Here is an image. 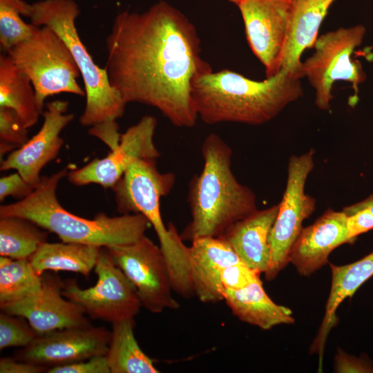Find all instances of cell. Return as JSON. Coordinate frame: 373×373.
Listing matches in <instances>:
<instances>
[{"label": "cell", "mask_w": 373, "mask_h": 373, "mask_svg": "<svg viewBox=\"0 0 373 373\" xmlns=\"http://www.w3.org/2000/svg\"><path fill=\"white\" fill-rule=\"evenodd\" d=\"M279 209V204L257 209L232 224L220 237L224 239L240 259L260 273L269 269L271 251L269 236Z\"/></svg>", "instance_id": "obj_19"}, {"label": "cell", "mask_w": 373, "mask_h": 373, "mask_svg": "<svg viewBox=\"0 0 373 373\" xmlns=\"http://www.w3.org/2000/svg\"><path fill=\"white\" fill-rule=\"evenodd\" d=\"M217 1H219V0H217ZM220 1H227L228 2L233 3L236 4V5H237V3L241 0H220Z\"/></svg>", "instance_id": "obj_39"}, {"label": "cell", "mask_w": 373, "mask_h": 373, "mask_svg": "<svg viewBox=\"0 0 373 373\" xmlns=\"http://www.w3.org/2000/svg\"><path fill=\"white\" fill-rule=\"evenodd\" d=\"M96 284L81 289L75 279L63 283L62 295L93 319L114 323L134 318L142 307L137 291L115 264L106 247H101L94 268Z\"/></svg>", "instance_id": "obj_10"}, {"label": "cell", "mask_w": 373, "mask_h": 373, "mask_svg": "<svg viewBox=\"0 0 373 373\" xmlns=\"http://www.w3.org/2000/svg\"><path fill=\"white\" fill-rule=\"evenodd\" d=\"M28 128L11 108L0 106V158L28 141Z\"/></svg>", "instance_id": "obj_30"}, {"label": "cell", "mask_w": 373, "mask_h": 373, "mask_svg": "<svg viewBox=\"0 0 373 373\" xmlns=\"http://www.w3.org/2000/svg\"><path fill=\"white\" fill-rule=\"evenodd\" d=\"M190 270L195 295L203 303L223 300L222 269L242 262L222 237H206L191 241Z\"/></svg>", "instance_id": "obj_18"}, {"label": "cell", "mask_w": 373, "mask_h": 373, "mask_svg": "<svg viewBox=\"0 0 373 373\" xmlns=\"http://www.w3.org/2000/svg\"><path fill=\"white\" fill-rule=\"evenodd\" d=\"M111 332L92 325L57 329L38 335L15 352L17 360L45 366L62 365L106 355Z\"/></svg>", "instance_id": "obj_14"}, {"label": "cell", "mask_w": 373, "mask_h": 373, "mask_svg": "<svg viewBox=\"0 0 373 373\" xmlns=\"http://www.w3.org/2000/svg\"><path fill=\"white\" fill-rule=\"evenodd\" d=\"M118 130L119 126L115 121L91 126L88 133L104 142L112 151L117 147L120 141L122 134Z\"/></svg>", "instance_id": "obj_36"}, {"label": "cell", "mask_w": 373, "mask_h": 373, "mask_svg": "<svg viewBox=\"0 0 373 373\" xmlns=\"http://www.w3.org/2000/svg\"><path fill=\"white\" fill-rule=\"evenodd\" d=\"M372 48H373V46H372Z\"/></svg>", "instance_id": "obj_40"}, {"label": "cell", "mask_w": 373, "mask_h": 373, "mask_svg": "<svg viewBox=\"0 0 373 373\" xmlns=\"http://www.w3.org/2000/svg\"><path fill=\"white\" fill-rule=\"evenodd\" d=\"M115 264L134 286L142 307L152 313L180 305L173 291L167 263L160 247L146 236L135 242L107 247Z\"/></svg>", "instance_id": "obj_11"}, {"label": "cell", "mask_w": 373, "mask_h": 373, "mask_svg": "<svg viewBox=\"0 0 373 373\" xmlns=\"http://www.w3.org/2000/svg\"><path fill=\"white\" fill-rule=\"evenodd\" d=\"M68 102L55 100L48 102L42 114L44 122L38 133L20 148L11 152L1 161L0 170H17L35 188L41 181L40 172L59 155L64 144L61 131L74 119L67 113Z\"/></svg>", "instance_id": "obj_15"}, {"label": "cell", "mask_w": 373, "mask_h": 373, "mask_svg": "<svg viewBox=\"0 0 373 373\" xmlns=\"http://www.w3.org/2000/svg\"><path fill=\"white\" fill-rule=\"evenodd\" d=\"M41 287L42 276L35 271L29 259L0 257V306L36 294Z\"/></svg>", "instance_id": "obj_27"}, {"label": "cell", "mask_w": 373, "mask_h": 373, "mask_svg": "<svg viewBox=\"0 0 373 373\" xmlns=\"http://www.w3.org/2000/svg\"><path fill=\"white\" fill-rule=\"evenodd\" d=\"M347 216L327 209L312 224L303 228L295 242L289 258L298 273L310 276L327 263L331 252L340 245L352 242L349 238Z\"/></svg>", "instance_id": "obj_17"}, {"label": "cell", "mask_w": 373, "mask_h": 373, "mask_svg": "<svg viewBox=\"0 0 373 373\" xmlns=\"http://www.w3.org/2000/svg\"><path fill=\"white\" fill-rule=\"evenodd\" d=\"M67 175L64 168L49 176H41L28 196L1 205L0 217L28 219L55 233L64 242L108 247L130 244L145 236L151 225L141 213L110 217L99 213L93 219H86L66 210L59 202L56 191L59 181Z\"/></svg>", "instance_id": "obj_4"}, {"label": "cell", "mask_w": 373, "mask_h": 373, "mask_svg": "<svg viewBox=\"0 0 373 373\" xmlns=\"http://www.w3.org/2000/svg\"><path fill=\"white\" fill-rule=\"evenodd\" d=\"M30 4L23 0H0V46L4 53L28 39L37 26L26 23Z\"/></svg>", "instance_id": "obj_28"}, {"label": "cell", "mask_w": 373, "mask_h": 373, "mask_svg": "<svg viewBox=\"0 0 373 373\" xmlns=\"http://www.w3.org/2000/svg\"><path fill=\"white\" fill-rule=\"evenodd\" d=\"M79 12L73 0H41L30 4L26 17L34 26L52 28L70 50L85 88L86 106L79 122L91 127L116 121L126 103L111 85L106 68L95 63L82 43L75 25Z\"/></svg>", "instance_id": "obj_6"}, {"label": "cell", "mask_w": 373, "mask_h": 373, "mask_svg": "<svg viewBox=\"0 0 373 373\" xmlns=\"http://www.w3.org/2000/svg\"><path fill=\"white\" fill-rule=\"evenodd\" d=\"M112 324L111 341L105 355L111 373L160 372L136 341L134 318Z\"/></svg>", "instance_id": "obj_25"}, {"label": "cell", "mask_w": 373, "mask_h": 373, "mask_svg": "<svg viewBox=\"0 0 373 373\" xmlns=\"http://www.w3.org/2000/svg\"><path fill=\"white\" fill-rule=\"evenodd\" d=\"M335 372L338 373L373 372V367L365 361L338 350L335 356Z\"/></svg>", "instance_id": "obj_35"}, {"label": "cell", "mask_w": 373, "mask_h": 373, "mask_svg": "<svg viewBox=\"0 0 373 373\" xmlns=\"http://www.w3.org/2000/svg\"><path fill=\"white\" fill-rule=\"evenodd\" d=\"M34 187L26 182L18 173H15L0 179V201L8 196H12L19 200L28 196Z\"/></svg>", "instance_id": "obj_33"}, {"label": "cell", "mask_w": 373, "mask_h": 373, "mask_svg": "<svg viewBox=\"0 0 373 373\" xmlns=\"http://www.w3.org/2000/svg\"><path fill=\"white\" fill-rule=\"evenodd\" d=\"M63 282L56 274L44 272L41 290L15 303L1 305V312L26 318L37 335L73 327L92 325L82 309L64 298Z\"/></svg>", "instance_id": "obj_16"}, {"label": "cell", "mask_w": 373, "mask_h": 373, "mask_svg": "<svg viewBox=\"0 0 373 373\" xmlns=\"http://www.w3.org/2000/svg\"><path fill=\"white\" fill-rule=\"evenodd\" d=\"M174 183L175 175L160 173L155 160H139L112 189L120 213H141L149 221L167 263L173 291L188 298L195 295L189 247L184 245L174 225L164 224L160 213V198L170 192Z\"/></svg>", "instance_id": "obj_5"}, {"label": "cell", "mask_w": 373, "mask_h": 373, "mask_svg": "<svg viewBox=\"0 0 373 373\" xmlns=\"http://www.w3.org/2000/svg\"><path fill=\"white\" fill-rule=\"evenodd\" d=\"M223 300L240 321L264 330L295 321L289 308L268 296L260 279L241 289L224 290Z\"/></svg>", "instance_id": "obj_21"}, {"label": "cell", "mask_w": 373, "mask_h": 373, "mask_svg": "<svg viewBox=\"0 0 373 373\" xmlns=\"http://www.w3.org/2000/svg\"><path fill=\"white\" fill-rule=\"evenodd\" d=\"M332 281L325 313L318 334L311 350L321 357L325 341L331 328L336 324V311L347 297L373 276V251L362 259L345 265H330Z\"/></svg>", "instance_id": "obj_22"}, {"label": "cell", "mask_w": 373, "mask_h": 373, "mask_svg": "<svg viewBox=\"0 0 373 373\" xmlns=\"http://www.w3.org/2000/svg\"><path fill=\"white\" fill-rule=\"evenodd\" d=\"M101 247L73 242H46L29 260L40 276L47 271H63L88 277L95 267Z\"/></svg>", "instance_id": "obj_24"}, {"label": "cell", "mask_w": 373, "mask_h": 373, "mask_svg": "<svg viewBox=\"0 0 373 373\" xmlns=\"http://www.w3.org/2000/svg\"><path fill=\"white\" fill-rule=\"evenodd\" d=\"M346 227L349 238L353 242L358 236L373 229V215L367 209L358 210L347 216Z\"/></svg>", "instance_id": "obj_34"}, {"label": "cell", "mask_w": 373, "mask_h": 373, "mask_svg": "<svg viewBox=\"0 0 373 373\" xmlns=\"http://www.w3.org/2000/svg\"><path fill=\"white\" fill-rule=\"evenodd\" d=\"M363 209H367L373 215V194L361 202L344 207L342 211L348 216Z\"/></svg>", "instance_id": "obj_38"}, {"label": "cell", "mask_w": 373, "mask_h": 373, "mask_svg": "<svg viewBox=\"0 0 373 373\" xmlns=\"http://www.w3.org/2000/svg\"><path fill=\"white\" fill-rule=\"evenodd\" d=\"M0 106L13 110L27 128L43 114L31 80L7 53L0 55Z\"/></svg>", "instance_id": "obj_23"}, {"label": "cell", "mask_w": 373, "mask_h": 373, "mask_svg": "<svg viewBox=\"0 0 373 373\" xmlns=\"http://www.w3.org/2000/svg\"><path fill=\"white\" fill-rule=\"evenodd\" d=\"M300 77L280 69L262 81L211 67L197 73L191 94L198 118L207 124L232 122L260 125L274 119L303 96Z\"/></svg>", "instance_id": "obj_2"}, {"label": "cell", "mask_w": 373, "mask_h": 373, "mask_svg": "<svg viewBox=\"0 0 373 373\" xmlns=\"http://www.w3.org/2000/svg\"><path fill=\"white\" fill-rule=\"evenodd\" d=\"M202 155L203 168L189 184L191 220L180 234L183 240L191 242L220 237L258 209L253 191L239 182L232 171L231 149L218 135L206 137Z\"/></svg>", "instance_id": "obj_3"}, {"label": "cell", "mask_w": 373, "mask_h": 373, "mask_svg": "<svg viewBox=\"0 0 373 373\" xmlns=\"http://www.w3.org/2000/svg\"><path fill=\"white\" fill-rule=\"evenodd\" d=\"M48 373H111L104 355L73 363L50 367Z\"/></svg>", "instance_id": "obj_32"}, {"label": "cell", "mask_w": 373, "mask_h": 373, "mask_svg": "<svg viewBox=\"0 0 373 373\" xmlns=\"http://www.w3.org/2000/svg\"><path fill=\"white\" fill-rule=\"evenodd\" d=\"M260 274L259 271L240 262L222 269L220 282L224 290H238L260 280Z\"/></svg>", "instance_id": "obj_31"}, {"label": "cell", "mask_w": 373, "mask_h": 373, "mask_svg": "<svg viewBox=\"0 0 373 373\" xmlns=\"http://www.w3.org/2000/svg\"><path fill=\"white\" fill-rule=\"evenodd\" d=\"M44 230L23 218L0 217V256L29 259L47 242L48 232Z\"/></svg>", "instance_id": "obj_26"}, {"label": "cell", "mask_w": 373, "mask_h": 373, "mask_svg": "<svg viewBox=\"0 0 373 373\" xmlns=\"http://www.w3.org/2000/svg\"><path fill=\"white\" fill-rule=\"evenodd\" d=\"M37 334L23 317L2 312L0 314V350L26 347Z\"/></svg>", "instance_id": "obj_29"}, {"label": "cell", "mask_w": 373, "mask_h": 373, "mask_svg": "<svg viewBox=\"0 0 373 373\" xmlns=\"http://www.w3.org/2000/svg\"><path fill=\"white\" fill-rule=\"evenodd\" d=\"M48 367L14 358H1L0 373H40L47 372Z\"/></svg>", "instance_id": "obj_37"}, {"label": "cell", "mask_w": 373, "mask_h": 373, "mask_svg": "<svg viewBox=\"0 0 373 373\" xmlns=\"http://www.w3.org/2000/svg\"><path fill=\"white\" fill-rule=\"evenodd\" d=\"M106 47L110 82L126 104L153 106L178 127L195 124L191 82L211 66L202 59L196 28L183 12L165 1L142 12H121Z\"/></svg>", "instance_id": "obj_1"}, {"label": "cell", "mask_w": 373, "mask_h": 373, "mask_svg": "<svg viewBox=\"0 0 373 373\" xmlns=\"http://www.w3.org/2000/svg\"><path fill=\"white\" fill-rule=\"evenodd\" d=\"M157 122L152 115L143 116L121 135L119 144L106 157L70 171L68 181L77 186L94 183L113 188L136 161L156 160L160 155L154 143Z\"/></svg>", "instance_id": "obj_13"}, {"label": "cell", "mask_w": 373, "mask_h": 373, "mask_svg": "<svg viewBox=\"0 0 373 373\" xmlns=\"http://www.w3.org/2000/svg\"><path fill=\"white\" fill-rule=\"evenodd\" d=\"M315 151L291 155L287 167L285 190L273 224L269 245L271 257L265 274L274 279L289 262L292 247L302 231L303 223L315 211L316 200L305 193L307 179L314 167Z\"/></svg>", "instance_id": "obj_9"}, {"label": "cell", "mask_w": 373, "mask_h": 373, "mask_svg": "<svg viewBox=\"0 0 373 373\" xmlns=\"http://www.w3.org/2000/svg\"><path fill=\"white\" fill-rule=\"evenodd\" d=\"M365 28L356 25L339 28L318 37L314 53L302 64L306 77L315 90V104L323 111L330 108L332 87L337 81L352 84L356 97L358 85L365 80L361 62L352 59L354 49L362 43Z\"/></svg>", "instance_id": "obj_8"}, {"label": "cell", "mask_w": 373, "mask_h": 373, "mask_svg": "<svg viewBox=\"0 0 373 373\" xmlns=\"http://www.w3.org/2000/svg\"><path fill=\"white\" fill-rule=\"evenodd\" d=\"M6 53L31 80L42 113L50 96L62 93L86 95L77 82L80 73L70 50L50 27L37 26L30 38Z\"/></svg>", "instance_id": "obj_7"}, {"label": "cell", "mask_w": 373, "mask_h": 373, "mask_svg": "<svg viewBox=\"0 0 373 373\" xmlns=\"http://www.w3.org/2000/svg\"><path fill=\"white\" fill-rule=\"evenodd\" d=\"M334 1L295 0L282 52L280 69L300 78L304 77L301 55L305 49L312 48Z\"/></svg>", "instance_id": "obj_20"}, {"label": "cell", "mask_w": 373, "mask_h": 373, "mask_svg": "<svg viewBox=\"0 0 373 373\" xmlns=\"http://www.w3.org/2000/svg\"><path fill=\"white\" fill-rule=\"evenodd\" d=\"M295 0H241L237 3L247 43L265 69L266 78L280 70V59Z\"/></svg>", "instance_id": "obj_12"}]
</instances>
